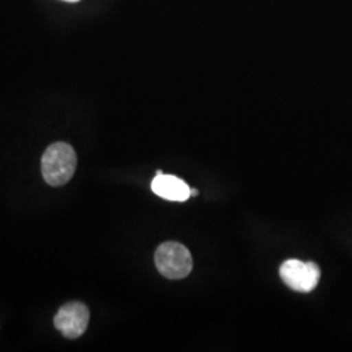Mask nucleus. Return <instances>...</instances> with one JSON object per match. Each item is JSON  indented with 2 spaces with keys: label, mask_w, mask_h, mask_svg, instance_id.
Returning <instances> with one entry per match:
<instances>
[{
  "label": "nucleus",
  "mask_w": 352,
  "mask_h": 352,
  "mask_svg": "<svg viewBox=\"0 0 352 352\" xmlns=\"http://www.w3.org/2000/svg\"><path fill=\"white\" fill-rule=\"evenodd\" d=\"M77 157L71 145L55 142L42 157V175L52 187H60L75 174Z\"/></svg>",
  "instance_id": "f257e3e1"
},
{
  "label": "nucleus",
  "mask_w": 352,
  "mask_h": 352,
  "mask_svg": "<svg viewBox=\"0 0 352 352\" xmlns=\"http://www.w3.org/2000/svg\"><path fill=\"white\" fill-rule=\"evenodd\" d=\"M89 318L90 314L85 304L78 302H67L55 315L54 325L65 338L76 340L85 333Z\"/></svg>",
  "instance_id": "20e7f679"
},
{
  "label": "nucleus",
  "mask_w": 352,
  "mask_h": 352,
  "mask_svg": "<svg viewBox=\"0 0 352 352\" xmlns=\"http://www.w3.org/2000/svg\"><path fill=\"white\" fill-rule=\"evenodd\" d=\"M64 1H69V3H76V1H78V0H64Z\"/></svg>",
  "instance_id": "423d86ee"
},
{
  "label": "nucleus",
  "mask_w": 352,
  "mask_h": 352,
  "mask_svg": "<svg viewBox=\"0 0 352 352\" xmlns=\"http://www.w3.org/2000/svg\"><path fill=\"white\" fill-rule=\"evenodd\" d=\"M151 189L157 196L168 201L183 202L190 197V188L177 176L158 174L151 182Z\"/></svg>",
  "instance_id": "39448f33"
},
{
  "label": "nucleus",
  "mask_w": 352,
  "mask_h": 352,
  "mask_svg": "<svg viewBox=\"0 0 352 352\" xmlns=\"http://www.w3.org/2000/svg\"><path fill=\"white\" fill-rule=\"evenodd\" d=\"M282 280L289 289L298 292H311L317 287L321 277L320 267L315 263L287 260L279 267Z\"/></svg>",
  "instance_id": "7ed1b4c3"
},
{
  "label": "nucleus",
  "mask_w": 352,
  "mask_h": 352,
  "mask_svg": "<svg viewBox=\"0 0 352 352\" xmlns=\"http://www.w3.org/2000/svg\"><path fill=\"white\" fill-rule=\"evenodd\" d=\"M158 272L168 279H182L192 272L190 252L180 243L166 241L158 247L154 256Z\"/></svg>",
  "instance_id": "f03ea898"
}]
</instances>
